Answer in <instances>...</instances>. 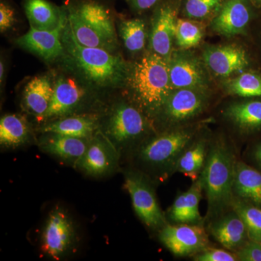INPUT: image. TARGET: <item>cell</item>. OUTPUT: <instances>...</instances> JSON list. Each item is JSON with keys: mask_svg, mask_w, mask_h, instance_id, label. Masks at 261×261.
<instances>
[{"mask_svg": "<svg viewBox=\"0 0 261 261\" xmlns=\"http://www.w3.org/2000/svg\"><path fill=\"white\" fill-rule=\"evenodd\" d=\"M237 162L233 149L226 141L217 140L211 144L199 177L207 197V219L214 221L231 207Z\"/></svg>", "mask_w": 261, "mask_h": 261, "instance_id": "obj_1", "label": "cell"}, {"mask_svg": "<svg viewBox=\"0 0 261 261\" xmlns=\"http://www.w3.org/2000/svg\"><path fill=\"white\" fill-rule=\"evenodd\" d=\"M61 39L64 49L75 64L92 83L110 87L128 82L132 70L121 56L102 48L82 45L73 35L68 22L62 33Z\"/></svg>", "mask_w": 261, "mask_h": 261, "instance_id": "obj_2", "label": "cell"}, {"mask_svg": "<svg viewBox=\"0 0 261 261\" xmlns=\"http://www.w3.org/2000/svg\"><path fill=\"white\" fill-rule=\"evenodd\" d=\"M128 82L137 102L151 115L161 113L173 90L168 61L154 53L146 55L136 63Z\"/></svg>", "mask_w": 261, "mask_h": 261, "instance_id": "obj_3", "label": "cell"}, {"mask_svg": "<svg viewBox=\"0 0 261 261\" xmlns=\"http://www.w3.org/2000/svg\"><path fill=\"white\" fill-rule=\"evenodd\" d=\"M197 128H177L165 132L144 144L140 149L141 159L153 166L175 171L180 156L195 140Z\"/></svg>", "mask_w": 261, "mask_h": 261, "instance_id": "obj_4", "label": "cell"}, {"mask_svg": "<svg viewBox=\"0 0 261 261\" xmlns=\"http://www.w3.org/2000/svg\"><path fill=\"white\" fill-rule=\"evenodd\" d=\"M124 187L129 193L136 214L143 224L153 229H161L167 224L153 188L142 173H127Z\"/></svg>", "mask_w": 261, "mask_h": 261, "instance_id": "obj_5", "label": "cell"}, {"mask_svg": "<svg viewBox=\"0 0 261 261\" xmlns=\"http://www.w3.org/2000/svg\"><path fill=\"white\" fill-rule=\"evenodd\" d=\"M159 238L177 256L195 255L209 244L208 237L201 224H166L160 230Z\"/></svg>", "mask_w": 261, "mask_h": 261, "instance_id": "obj_6", "label": "cell"}, {"mask_svg": "<svg viewBox=\"0 0 261 261\" xmlns=\"http://www.w3.org/2000/svg\"><path fill=\"white\" fill-rule=\"evenodd\" d=\"M204 63L209 70L221 78H229L250 69L251 58L243 47L236 44L212 46L204 51Z\"/></svg>", "mask_w": 261, "mask_h": 261, "instance_id": "obj_7", "label": "cell"}, {"mask_svg": "<svg viewBox=\"0 0 261 261\" xmlns=\"http://www.w3.org/2000/svg\"><path fill=\"white\" fill-rule=\"evenodd\" d=\"M74 238V227L68 214L61 209L51 211L42 233V252L59 260L73 246Z\"/></svg>", "mask_w": 261, "mask_h": 261, "instance_id": "obj_8", "label": "cell"}, {"mask_svg": "<svg viewBox=\"0 0 261 261\" xmlns=\"http://www.w3.org/2000/svg\"><path fill=\"white\" fill-rule=\"evenodd\" d=\"M207 105L205 90L192 88L173 89L161 113L168 123L178 125L200 115Z\"/></svg>", "mask_w": 261, "mask_h": 261, "instance_id": "obj_9", "label": "cell"}, {"mask_svg": "<svg viewBox=\"0 0 261 261\" xmlns=\"http://www.w3.org/2000/svg\"><path fill=\"white\" fill-rule=\"evenodd\" d=\"M173 89L192 88L207 90L209 80L203 63L191 53L173 51L168 60Z\"/></svg>", "mask_w": 261, "mask_h": 261, "instance_id": "obj_10", "label": "cell"}, {"mask_svg": "<svg viewBox=\"0 0 261 261\" xmlns=\"http://www.w3.org/2000/svg\"><path fill=\"white\" fill-rule=\"evenodd\" d=\"M255 10L250 0H226L211 23L212 29L226 37L245 34Z\"/></svg>", "mask_w": 261, "mask_h": 261, "instance_id": "obj_11", "label": "cell"}, {"mask_svg": "<svg viewBox=\"0 0 261 261\" xmlns=\"http://www.w3.org/2000/svg\"><path fill=\"white\" fill-rule=\"evenodd\" d=\"M147 129L145 117L138 109L129 105L121 104L115 108L107 132L118 145H126L138 140Z\"/></svg>", "mask_w": 261, "mask_h": 261, "instance_id": "obj_12", "label": "cell"}, {"mask_svg": "<svg viewBox=\"0 0 261 261\" xmlns=\"http://www.w3.org/2000/svg\"><path fill=\"white\" fill-rule=\"evenodd\" d=\"M67 22L68 19L51 31L39 30L31 27L30 30L17 39L15 42L45 61H53L63 54L65 49L61 37Z\"/></svg>", "mask_w": 261, "mask_h": 261, "instance_id": "obj_13", "label": "cell"}, {"mask_svg": "<svg viewBox=\"0 0 261 261\" xmlns=\"http://www.w3.org/2000/svg\"><path fill=\"white\" fill-rule=\"evenodd\" d=\"M176 10L171 5H163L154 16L150 45L153 53L169 60L173 53L176 25Z\"/></svg>", "mask_w": 261, "mask_h": 261, "instance_id": "obj_14", "label": "cell"}, {"mask_svg": "<svg viewBox=\"0 0 261 261\" xmlns=\"http://www.w3.org/2000/svg\"><path fill=\"white\" fill-rule=\"evenodd\" d=\"M105 139L97 137L91 141L77 166L92 176H102L116 166V149Z\"/></svg>", "mask_w": 261, "mask_h": 261, "instance_id": "obj_15", "label": "cell"}, {"mask_svg": "<svg viewBox=\"0 0 261 261\" xmlns=\"http://www.w3.org/2000/svg\"><path fill=\"white\" fill-rule=\"evenodd\" d=\"M212 236L226 250L235 252L250 240L246 226L234 211L214 220L211 225Z\"/></svg>", "mask_w": 261, "mask_h": 261, "instance_id": "obj_16", "label": "cell"}, {"mask_svg": "<svg viewBox=\"0 0 261 261\" xmlns=\"http://www.w3.org/2000/svg\"><path fill=\"white\" fill-rule=\"evenodd\" d=\"M203 190L200 178L193 184L187 192L178 195L172 206L168 211V217L173 221L179 224H201L203 219L199 211V204Z\"/></svg>", "mask_w": 261, "mask_h": 261, "instance_id": "obj_17", "label": "cell"}, {"mask_svg": "<svg viewBox=\"0 0 261 261\" xmlns=\"http://www.w3.org/2000/svg\"><path fill=\"white\" fill-rule=\"evenodd\" d=\"M84 95L83 89L74 81L60 78L55 85L50 106L42 119L69 114L80 104Z\"/></svg>", "mask_w": 261, "mask_h": 261, "instance_id": "obj_18", "label": "cell"}, {"mask_svg": "<svg viewBox=\"0 0 261 261\" xmlns=\"http://www.w3.org/2000/svg\"><path fill=\"white\" fill-rule=\"evenodd\" d=\"M224 116L241 133L261 130V97L248 98L247 100L233 103L224 111Z\"/></svg>", "mask_w": 261, "mask_h": 261, "instance_id": "obj_19", "label": "cell"}, {"mask_svg": "<svg viewBox=\"0 0 261 261\" xmlns=\"http://www.w3.org/2000/svg\"><path fill=\"white\" fill-rule=\"evenodd\" d=\"M233 196L261 207V173L238 161L235 168Z\"/></svg>", "mask_w": 261, "mask_h": 261, "instance_id": "obj_20", "label": "cell"}, {"mask_svg": "<svg viewBox=\"0 0 261 261\" xmlns=\"http://www.w3.org/2000/svg\"><path fill=\"white\" fill-rule=\"evenodd\" d=\"M24 8L31 27L39 30H54L68 19L59 8L47 0H25Z\"/></svg>", "mask_w": 261, "mask_h": 261, "instance_id": "obj_21", "label": "cell"}, {"mask_svg": "<svg viewBox=\"0 0 261 261\" xmlns=\"http://www.w3.org/2000/svg\"><path fill=\"white\" fill-rule=\"evenodd\" d=\"M74 9L89 27L110 42L117 44L114 25L111 15L104 6L96 2L89 1L81 3Z\"/></svg>", "mask_w": 261, "mask_h": 261, "instance_id": "obj_22", "label": "cell"}, {"mask_svg": "<svg viewBox=\"0 0 261 261\" xmlns=\"http://www.w3.org/2000/svg\"><path fill=\"white\" fill-rule=\"evenodd\" d=\"M53 92L54 87L47 76L34 77L24 89L25 107L33 114L42 118L50 106Z\"/></svg>", "mask_w": 261, "mask_h": 261, "instance_id": "obj_23", "label": "cell"}, {"mask_svg": "<svg viewBox=\"0 0 261 261\" xmlns=\"http://www.w3.org/2000/svg\"><path fill=\"white\" fill-rule=\"evenodd\" d=\"M209 147L205 138L195 139L180 156L175 171L191 178L192 181L198 179L205 167Z\"/></svg>", "mask_w": 261, "mask_h": 261, "instance_id": "obj_24", "label": "cell"}, {"mask_svg": "<svg viewBox=\"0 0 261 261\" xmlns=\"http://www.w3.org/2000/svg\"><path fill=\"white\" fill-rule=\"evenodd\" d=\"M43 150L65 161H79L88 147L86 139L51 134L41 144Z\"/></svg>", "mask_w": 261, "mask_h": 261, "instance_id": "obj_25", "label": "cell"}, {"mask_svg": "<svg viewBox=\"0 0 261 261\" xmlns=\"http://www.w3.org/2000/svg\"><path fill=\"white\" fill-rule=\"evenodd\" d=\"M96 120L87 116H73L63 118L43 127L44 133L58 134L78 138L91 137L97 128Z\"/></svg>", "mask_w": 261, "mask_h": 261, "instance_id": "obj_26", "label": "cell"}, {"mask_svg": "<svg viewBox=\"0 0 261 261\" xmlns=\"http://www.w3.org/2000/svg\"><path fill=\"white\" fill-rule=\"evenodd\" d=\"M67 16L73 35L82 45L88 47L102 48L110 51L116 48V44L102 37L99 33L85 23L73 7L68 9Z\"/></svg>", "mask_w": 261, "mask_h": 261, "instance_id": "obj_27", "label": "cell"}, {"mask_svg": "<svg viewBox=\"0 0 261 261\" xmlns=\"http://www.w3.org/2000/svg\"><path fill=\"white\" fill-rule=\"evenodd\" d=\"M29 137L28 123L18 115H6L0 121V143L6 147H18Z\"/></svg>", "mask_w": 261, "mask_h": 261, "instance_id": "obj_28", "label": "cell"}, {"mask_svg": "<svg viewBox=\"0 0 261 261\" xmlns=\"http://www.w3.org/2000/svg\"><path fill=\"white\" fill-rule=\"evenodd\" d=\"M226 92L232 95L245 98L261 97V73L256 70H247L238 77L228 81Z\"/></svg>", "mask_w": 261, "mask_h": 261, "instance_id": "obj_29", "label": "cell"}, {"mask_svg": "<svg viewBox=\"0 0 261 261\" xmlns=\"http://www.w3.org/2000/svg\"><path fill=\"white\" fill-rule=\"evenodd\" d=\"M231 207L243 220L250 240L261 243V207L234 196Z\"/></svg>", "mask_w": 261, "mask_h": 261, "instance_id": "obj_30", "label": "cell"}, {"mask_svg": "<svg viewBox=\"0 0 261 261\" xmlns=\"http://www.w3.org/2000/svg\"><path fill=\"white\" fill-rule=\"evenodd\" d=\"M120 32L126 49L132 53L142 50L146 43L145 23L141 19L122 22Z\"/></svg>", "mask_w": 261, "mask_h": 261, "instance_id": "obj_31", "label": "cell"}, {"mask_svg": "<svg viewBox=\"0 0 261 261\" xmlns=\"http://www.w3.org/2000/svg\"><path fill=\"white\" fill-rule=\"evenodd\" d=\"M203 35V29L197 22L177 18L175 42L178 47L183 49L195 47L200 44Z\"/></svg>", "mask_w": 261, "mask_h": 261, "instance_id": "obj_32", "label": "cell"}, {"mask_svg": "<svg viewBox=\"0 0 261 261\" xmlns=\"http://www.w3.org/2000/svg\"><path fill=\"white\" fill-rule=\"evenodd\" d=\"M226 0H185L183 13L193 20H203L219 13Z\"/></svg>", "mask_w": 261, "mask_h": 261, "instance_id": "obj_33", "label": "cell"}, {"mask_svg": "<svg viewBox=\"0 0 261 261\" xmlns=\"http://www.w3.org/2000/svg\"><path fill=\"white\" fill-rule=\"evenodd\" d=\"M196 261H235L238 260L235 252L223 249L207 247L194 255Z\"/></svg>", "mask_w": 261, "mask_h": 261, "instance_id": "obj_34", "label": "cell"}, {"mask_svg": "<svg viewBox=\"0 0 261 261\" xmlns=\"http://www.w3.org/2000/svg\"><path fill=\"white\" fill-rule=\"evenodd\" d=\"M235 254L238 260L261 261V243L249 240Z\"/></svg>", "mask_w": 261, "mask_h": 261, "instance_id": "obj_35", "label": "cell"}, {"mask_svg": "<svg viewBox=\"0 0 261 261\" xmlns=\"http://www.w3.org/2000/svg\"><path fill=\"white\" fill-rule=\"evenodd\" d=\"M15 21V12L13 8L6 3H0V31L7 32L13 27Z\"/></svg>", "mask_w": 261, "mask_h": 261, "instance_id": "obj_36", "label": "cell"}, {"mask_svg": "<svg viewBox=\"0 0 261 261\" xmlns=\"http://www.w3.org/2000/svg\"><path fill=\"white\" fill-rule=\"evenodd\" d=\"M130 6L138 11H144L150 9L154 6L160 0H127Z\"/></svg>", "mask_w": 261, "mask_h": 261, "instance_id": "obj_37", "label": "cell"}, {"mask_svg": "<svg viewBox=\"0 0 261 261\" xmlns=\"http://www.w3.org/2000/svg\"><path fill=\"white\" fill-rule=\"evenodd\" d=\"M254 157H255L257 164L261 167V143L259 144L255 148V152H254Z\"/></svg>", "mask_w": 261, "mask_h": 261, "instance_id": "obj_38", "label": "cell"}, {"mask_svg": "<svg viewBox=\"0 0 261 261\" xmlns=\"http://www.w3.org/2000/svg\"><path fill=\"white\" fill-rule=\"evenodd\" d=\"M252 5L257 10V11L261 12V0H250Z\"/></svg>", "mask_w": 261, "mask_h": 261, "instance_id": "obj_39", "label": "cell"}, {"mask_svg": "<svg viewBox=\"0 0 261 261\" xmlns=\"http://www.w3.org/2000/svg\"><path fill=\"white\" fill-rule=\"evenodd\" d=\"M5 75V65L3 61L0 62V82H3Z\"/></svg>", "mask_w": 261, "mask_h": 261, "instance_id": "obj_40", "label": "cell"}]
</instances>
